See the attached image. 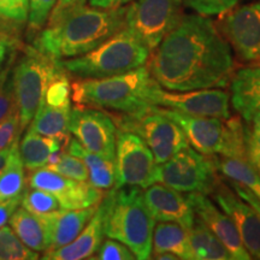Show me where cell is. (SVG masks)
<instances>
[{
    "label": "cell",
    "mask_w": 260,
    "mask_h": 260,
    "mask_svg": "<svg viewBox=\"0 0 260 260\" xmlns=\"http://www.w3.org/2000/svg\"><path fill=\"white\" fill-rule=\"evenodd\" d=\"M45 168L56 171L61 176L71 178V180L88 181V170L82 159L75 157L69 152H61V149L52 154L50 161Z\"/></svg>",
    "instance_id": "f546056e"
},
{
    "label": "cell",
    "mask_w": 260,
    "mask_h": 260,
    "mask_svg": "<svg viewBox=\"0 0 260 260\" xmlns=\"http://www.w3.org/2000/svg\"><path fill=\"white\" fill-rule=\"evenodd\" d=\"M38 252L28 248L16 235L12 228H0V260H35Z\"/></svg>",
    "instance_id": "4dcf8cb0"
},
{
    "label": "cell",
    "mask_w": 260,
    "mask_h": 260,
    "mask_svg": "<svg viewBox=\"0 0 260 260\" xmlns=\"http://www.w3.org/2000/svg\"><path fill=\"white\" fill-rule=\"evenodd\" d=\"M191 259L195 260H232V254L223 242L195 217L188 229Z\"/></svg>",
    "instance_id": "484cf974"
},
{
    "label": "cell",
    "mask_w": 260,
    "mask_h": 260,
    "mask_svg": "<svg viewBox=\"0 0 260 260\" xmlns=\"http://www.w3.org/2000/svg\"><path fill=\"white\" fill-rule=\"evenodd\" d=\"M214 201L235 224L243 246L251 258L260 259V216L222 181L213 190Z\"/></svg>",
    "instance_id": "2e32d148"
},
{
    "label": "cell",
    "mask_w": 260,
    "mask_h": 260,
    "mask_svg": "<svg viewBox=\"0 0 260 260\" xmlns=\"http://www.w3.org/2000/svg\"><path fill=\"white\" fill-rule=\"evenodd\" d=\"M233 187H234V190L236 191V194L239 195L242 200H245L247 204L251 205L253 209L256 211V213L260 216V200L258 198H256L254 194H252L249 190H247L246 188L239 186V184L233 183Z\"/></svg>",
    "instance_id": "7bdbcfd3"
},
{
    "label": "cell",
    "mask_w": 260,
    "mask_h": 260,
    "mask_svg": "<svg viewBox=\"0 0 260 260\" xmlns=\"http://www.w3.org/2000/svg\"><path fill=\"white\" fill-rule=\"evenodd\" d=\"M116 188H146L152 184L157 162L147 144L128 130L118 129L116 140Z\"/></svg>",
    "instance_id": "8fae6325"
},
{
    "label": "cell",
    "mask_w": 260,
    "mask_h": 260,
    "mask_svg": "<svg viewBox=\"0 0 260 260\" xmlns=\"http://www.w3.org/2000/svg\"><path fill=\"white\" fill-rule=\"evenodd\" d=\"M16 110L14 86H12V70L10 68L0 75V121Z\"/></svg>",
    "instance_id": "74e56055"
},
{
    "label": "cell",
    "mask_w": 260,
    "mask_h": 260,
    "mask_svg": "<svg viewBox=\"0 0 260 260\" xmlns=\"http://www.w3.org/2000/svg\"><path fill=\"white\" fill-rule=\"evenodd\" d=\"M126 6L53 8L34 47L56 60L88 53L125 25Z\"/></svg>",
    "instance_id": "7a4b0ae2"
},
{
    "label": "cell",
    "mask_w": 260,
    "mask_h": 260,
    "mask_svg": "<svg viewBox=\"0 0 260 260\" xmlns=\"http://www.w3.org/2000/svg\"><path fill=\"white\" fill-rule=\"evenodd\" d=\"M154 105L190 116L230 117V94L222 88H204L188 92H167L159 87L154 95Z\"/></svg>",
    "instance_id": "5bb4252c"
},
{
    "label": "cell",
    "mask_w": 260,
    "mask_h": 260,
    "mask_svg": "<svg viewBox=\"0 0 260 260\" xmlns=\"http://www.w3.org/2000/svg\"><path fill=\"white\" fill-rule=\"evenodd\" d=\"M98 255L94 259L100 260H134L136 256L132 249L124 243L117 241L115 239H110L102 242L99 249H98Z\"/></svg>",
    "instance_id": "8d00e7d4"
},
{
    "label": "cell",
    "mask_w": 260,
    "mask_h": 260,
    "mask_svg": "<svg viewBox=\"0 0 260 260\" xmlns=\"http://www.w3.org/2000/svg\"><path fill=\"white\" fill-rule=\"evenodd\" d=\"M29 186L53 194L59 201L61 209L68 210L96 206L105 194L93 187L88 181L71 180L47 168L34 170L29 177Z\"/></svg>",
    "instance_id": "9a60e30c"
},
{
    "label": "cell",
    "mask_w": 260,
    "mask_h": 260,
    "mask_svg": "<svg viewBox=\"0 0 260 260\" xmlns=\"http://www.w3.org/2000/svg\"><path fill=\"white\" fill-rule=\"evenodd\" d=\"M219 28L240 60L260 61V0L223 14Z\"/></svg>",
    "instance_id": "4fadbf2b"
},
{
    "label": "cell",
    "mask_w": 260,
    "mask_h": 260,
    "mask_svg": "<svg viewBox=\"0 0 260 260\" xmlns=\"http://www.w3.org/2000/svg\"><path fill=\"white\" fill-rule=\"evenodd\" d=\"M144 200L155 222H175L189 229L195 219L187 195L162 183H152L142 189Z\"/></svg>",
    "instance_id": "ac0fdd59"
},
{
    "label": "cell",
    "mask_w": 260,
    "mask_h": 260,
    "mask_svg": "<svg viewBox=\"0 0 260 260\" xmlns=\"http://www.w3.org/2000/svg\"><path fill=\"white\" fill-rule=\"evenodd\" d=\"M10 226L28 248L35 252H46L50 249V241L46 228L38 214L17 207L9 219Z\"/></svg>",
    "instance_id": "603a6c76"
},
{
    "label": "cell",
    "mask_w": 260,
    "mask_h": 260,
    "mask_svg": "<svg viewBox=\"0 0 260 260\" xmlns=\"http://www.w3.org/2000/svg\"><path fill=\"white\" fill-rule=\"evenodd\" d=\"M21 204L22 207L35 214H46L61 209L59 201L53 194L37 188L23 190Z\"/></svg>",
    "instance_id": "d6a6232c"
},
{
    "label": "cell",
    "mask_w": 260,
    "mask_h": 260,
    "mask_svg": "<svg viewBox=\"0 0 260 260\" xmlns=\"http://www.w3.org/2000/svg\"><path fill=\"white\" fill-rule=\"evenodd\" d=\"M21 199L22 195H18L14 199H10L5 201V203L0 204V228L9 223L10 217L12 216V213L15 212L16 209L19 206V204H21Z\"/></svg>",
    "instance_id": "b9f144b4"
},
{
    "label": "cell",
    "mask_w": 260,
    "mask_h": 260,
    "mask_svg": "<svg viewBox=\"0 0 260 260\" xmlns=\"http://www.w3.org/2000/svg\"><path fill=\"white\" fill-rule=\"evenodd\" d=\"M106 194L105 236L128 246L136 259L151 258L155 219L145 203L142 188L113 187Z\"/></svg>",
    "instance_id": "277c9868"
},
{
    "label": "cell",
    "mask_w": 260,
    "mask_h": 260,
    "mask_svg": "<svg viewBox=\"0 0 260 260\" xmlns=\"http://www.w3.org/2000/svg\"><path fill=\"white\" fill-rule=\"evenodd\" d=\"M96 207L98 205L79 210L60 209L51 213L38 214L46 228L50 249L59 248L74 241L92 218Z\"/></svg>",
    "instance_id": "44dd1931"
},
{
    "label": "cell",
    "mask_w": 260,
    "mask_h": 260,
    "mask_svg": "<svg viewBox=\"0 0 260 260\" xmlns=\"http://www.w3.org/2000/svg\"><path fill=\"white\" fill-rule=\"evenodd\" d=\"M229 86L233 109L249 122L260 112V61L234 70Z\"/></svg>",
    "instance_id": "ffe728a7"
},
{
    "label": "cell",
    "mask_w": 260,
    "mask_h": 260,
    "mask_svg": "<svg viewBox=\"0 0 260 260\" xmlns=\"http://www.w3.org/2000/svg\"><path fill=\"white\" fill-rule=\"evenodd\" d=\"M60 67V60L29 47L12 70L15 105L19 115L21 133L30 124L44 102L48 82Z\"/></svg>",
    "instance_id": "52a82bcc"
},
{
    "label": "cell",
    "mask_w": 260,
    "mask_h": 260,
    "mask_svg": "<svg viewBox=\"0 0 260 260\" xmlns=\"http://www.w3.org/2000/svg\"><path fill=\"white\" fill-rule=\"evenodd\" d=\"M57 0H29L28 23L32 32L40 31L45 27Z\"/></svg>",
    "instance_id": "e575fe53"
},
{
    "label": "cell",
    "mask_w": 260,
    "mask_h": 260,
    "mask_svg": "<svg viewBox=\"0 0 260 260\" xmlns=\"http://www.w3.org/2000/svg\"><path fill=\"white\" fill-rule=\"evenodd\" d=\"M117 132L115 119L104 111L83 105L71 109L69 133L88 151L115 159Z\"/></svg>",
    "instance_id": "7c38bea8"
},
{
    "label": "cell",
    "mask_w": 260,
    "mask_h": 260,
    "mask_svg": "<svg viewBox=\"0 0 260 260\" xmlns=\"http://www.w3.org/2000/svg\"><path fill=\"white\" fill-rule=\"evenodd\" d=\"M246 154L252 167L260 175V112L245 126Z\"/></svg>",
    "instance_id": "836d02e7"
},
{
    "label": "cell",
    "mask_w": 260,
    "mask_h": 260,
    "mask_svg": "<svg viewBox=\"0 0 260 260\" xmlns=\"http://www.w3.org/2000/svg\"><path fill=\"white\" fill-rule=\"evenodd\" d=\"M19 134V115L17 110H15L3 121H0V151L10 147L15 141H17Z\"/></svg>",
    "instance_id": "ab89813d"
},
{
    "label": "cell",
    "mask_w": 260,
    "mask_h": 260,
    "mask_svg": "<svg viewBox=\"0 0 260 260\" xmlns=\"http://www.w3.org/2000/svg\"><path fill=\"white\" fill-rule=\"evenodd\" d=\"M29 0H0V18L23 23L28 18Z\"/></svg>",
    "instance_id": "f35d334b"
},
{
    "label": "cell",
    "mask_w": 260,
    "mask_h": 260,
    "mask_svg": "<svg viewBox=\"0 0 260 260\" xmlns=\"http://www.w3.org/2000/svg\"><path fill=\"white\" fill-rule=\"evenodd\" d=\"M132 0H89V4L90 6H94V8L116 9L121 8V6L128 4Z\"/></svg>",
    "instance_id": "ee69618b"
},
{
    "label": "cell",
    "mask_w": 260,
    "mask_h": 260,
    "mask_svg": "<svg viewBox=\"0 0 260 260\" xmlns=\"http://www.w3.org/2000/svg\"><path fill=\"white\" fill-rule=\"evenodd\" d=\"M153 258L154 259H160V260H178V256L172 254V253H168V252L159 253V254H154Z\"/></svg>",
    "instance_id": "7dc6e473"
},
{
    "label": "cell",
    "mask_w": 260,
    "mask_h": 260,
    "mask_svg": "<svg viewBox=\"0 0 260 260\" xmlns=\"http://www.w3.org/2000/svg\"><path fill=\"white\" fill-rule=\"evenodd\" d=\"M17 144H18V140H17V141H15L14 144L10 146V147L4 148V149H2V151H0V174L4 171L6 165H8L10 158H11L12 152H14V149H15L16 145H17Z\"/></svg>",
    "instance_id": "f6af8a7d"
},
{
    "label": "cell",
    "mask_w": 260,
    "mask_h": 260,
    "mask_svg": "<svg viewBox=\"0 0 260 260\" xmlns=\"http://www.w3.org/2000/svg\"><path fill=\"white\" fill-rule=\"evenodd\" d=\"M117 128L135 133L151 148L157 164L167 161L188 144L183 130L165 116L158 106L136 115H122L116 119Z\"/></svg>",
    "instance_id": "9c48e42d"
},
{
    "label": "cell",
    "mask_w": 260,
    "mask_h": 260,
    "mask_svg": "<svg viewBox=\"0 0 260 260\" xmlns=\"http://www.w3.org/2000/svg\"><path fill=\"white\" fill-rule=\"evenodd\" d=\"M218 174L234 184H239L254 194L260 200V175L247 158L211 155Z\"/></svg>",
    "instance_id": "4316f807"
},
{
    "label": "cell",
    "mask_w": 260,
    "mask_h": 260,
    "mask_svg": "<svg viewBox=\"0 0 260 260\" xmlns=\"http://www.w3.org/2000/svg\"><path fill=\"white\" fill-rule=\"evenodd\" d=\"M186 195L195 216L223 242L233 259H252L243 246L233 219L210 199L209 195L203 193H187Z\"/></svg>",
    "instance_id": "e0dca14e"
},
{
    "label": "cell",
    "mask_w": 260,
    "mask_h": 260,
    "mask_svg": "<svg viewBox=\"0 0 260 260\" xmlns=\"http://www.w3.org/2000/svg\"><path fill=\"white\" fill-rule=\"evenodd\" d=\"M67 152L82 159L88 170V182L93 187L100 190H109L115 187L117 178L115 159L88 151L75 138L67 141Z\"/></svg>",
    "instance_id": "7402d4cb"
},
{
    "label": "cell",
    "mask_w": 260,
    "mask_h": 260,
    "mask_svg": "<svg viewBox=\"0 0 260 260\" xmlns=\"http://www.w3.org/2000/svg\"><path fill=\"white\" fill-rule=\"evenodd\" d=\"M87 0H58L56 3L54 8L57 9H67V8H73V6H79L84 5Z\"/></svg>",
    "instance_id": "bcb514c9"
},
{
    "label": "cell",
    "mask_w": 260,
    "mask_h": 260,
    "mask_svg": "<svg viewBox=\"0 0 260 260\" xmlns=\"http://www.w3.org/2000/svg\"><path fill=\"white\" fill-rule=\"evenodd\" d=\"M239 0H183V4L199 15H223L235 8Z\"/></svg>",
    "instance_id": "d590c367"
},
{
    "label": "cell",
    "mask_w": 260,
    "mask_h": 260,
    "mask_svg": "<svg viewBox=\"0 0 260 260\" xmlns=\"http://www.w3.org/2000/svg\"><path fill=\"white\" fill-rule=\"evenodd\" d=\"M71 107H53L44 102L30 122V129L38 134L67 142L69 140Z\"/></svg>",
    "instance_id": "83f0119b"
},
{
    "label": "cell",
    "mask_w": 260,
    "mask_h": 260,
    "mask_svg": "<svg viewBox=\"0 0 260 260\" xmlns=\"http://www.w3.org/2000/svg\"><path fill=\"white\" fill-rule=\"evenodd\" d=\"M161 88L174 92L229 86L235 64L229 42L211 19L183 15L148 58Z\"/></svg>",
    "instance_id": "6da1fadb"
},
{
    "label": "cell",
    "mask_w": 260,
    "mask_h": 260,
    "mask_svg": "<svg viewBox=\"0 0 260 260\" xmlns=\"http://www.w3.org/2000/svg\"><path fill=\"white\" fill-rule=\"evenodd\" d=\"M183 16V0H135L126 6L125 28L135 34L151 53Z\"/></svg>",
    "instance_id": "30bf717a"
},
{
    "label": "cell",
    "mask_w": 260,
    "mask_h": 260,
    "mask_svg": "<svg viewBox=\"0 0 260 260\" xmlns=\"http://www.w3.org/2000/svg\"><path fill=\"white\" fill-rule=\"evenodd\" d=\"M162 183L181 193L211 195L220 182L211 155L186 146L167 161L157 164L152 183Z\"/></svg>",
    "instance_id": "ba28073f"
},
{
    "label": "cell",
    "mask_w": 260,
    "mask_h": 260,
    "mask_svg": "<svg viewBox=\"0 0 260 260\" xmlns=\"http://www.w3.org/2000/svg\"><path fill=\"white\" fill-rule=\"evenodd\" d=\"M67 74V70L60 63V67L52 76L45 92L44 103L46 105L53 107H71V84Z\"/></svg>",
    "instance_id": "1f68e13d"
},
{
    "label": "cell",
    "mask_w": 260,
    "mask_h": 260,
    "mask_svg": "<svg viewBox=\"0 0 260 260\" xmlns=\"http://www.w3.org/2000/svg\"><path fill=\"white\" fill-rule=\"evenodd\" d=\"M18 146L19 144L16 145L8 165L0 174V204L22 195L24 190V167L19 157Z\"/></svg>",
    "instance_id": "f1b7e54d"
},
{
    "label": "cell",
    "mask_w": 260,
    "mask_h": 260,
    "mask_svg": "<svg viewBox=\"0 0 260 260\" xmlns=\"http://www.w3.org/2000/svg\"><path fill=\"white\" fill-rule=\"evenodd\" d=\"M158 107L165 116L181 126L188 144L195 151L205 155L247 158L245 125L239 117L220 119L190 116L175 110Z\"/></svg>",
    "instance_id": "8992f818"
},
{
    "label": "cell",
    "mask_w": 260,
    "mask_h": 260,
    "mask_svg": "<svg viewBox=\"0 0 260 260\" xmlns=\"http://www.w3.org/2000/svg\"><path fill=\"white\" fill-rule=\"evenodd\" d=\"M149 56L147 45L124 27L88 53L60 63L79 79H103L138 69L146 65Z\"/></svg>",
    "instance_id": "5b68a950"
},
{
    "label": "cell",
    "mask_w": 260,
    "mask_h": 260,
    "mask_svg": "<svg viewBox=\"0 0 260 260\" xmlns=\"http://www.w3.org/2000/svg\"><path fill=\"white\" fill-rule=\"evenodd\" d=\"M16 40L8 28L0 24V69L8 59L9 54L14 50Z\"/></svg>",
    "instance_id": "60d3db41"
},
{
    "label": "cell",
    "mask_w": 260,
    "mask_h": 260,
    "mask_svg": "<svg viewBox=\"0 0 260 260\" xmlns=\"http://www.w3.org/2000/svg\"><path fill=\"white\" fill-rule=\"evenodd\" d=\"M172 253L178 259H191L187 228L175 222L155 223L152 237V254Z\"/></svg>",
    "instance_id": "cb8c5ba5"
},
{
    "label": "cell",
    "mask_w": 260,
    "mask_h": 260,
    "mask_svg": "<svg viewBox=\"0 0 260 260\" xmlns=\"http://www.w3.org/2000/svg\"><path fill=\"white\" fill-rule=\"evenodd\" d=\"M107 206H109V199L107 194H104V198L98 205L95 212L86 224L82 232L79 236L68 245L59 248L48 249L42 256L45 260H81L92 258L95 254L102 245L104 236V229H105V217Z\"/></svg>",
    "instance_id": "d6986e66"
},
{
    "label": "cell",
    "mask_w": 260,
    "mask_h": 260,
    "mask_svg": "<svg viewBox=\"0 0 260 260\" xmlns=\"http://www.w3.org/2000/svg\"><path fill=\"white\" fill-rule=\"evenodd\" d=\"M159 87L148 68L142 65L124 74L76 81L71 86V98L77 105L136 115L155 106Z\"/></svg>",
    "instance_id": "3957f363"
},
{
    "label": "cell",
    "mask_w": 260,
    "mask_h": 260,
    "mask_svg": "<svg viewBox=\"0 0 260 260\" xmlns=\"http://www.w3.org/2000/svg\"><path fill=\"white\" fill-rule=\"evenodd\" d=\"M61 149V141L38 134L29 128L18 146L19 157L27 170L34 171L45 168L50 161L52 154Z\"/></svg>",
    "instance_id": "d4e9b609"
}]
</instances>
